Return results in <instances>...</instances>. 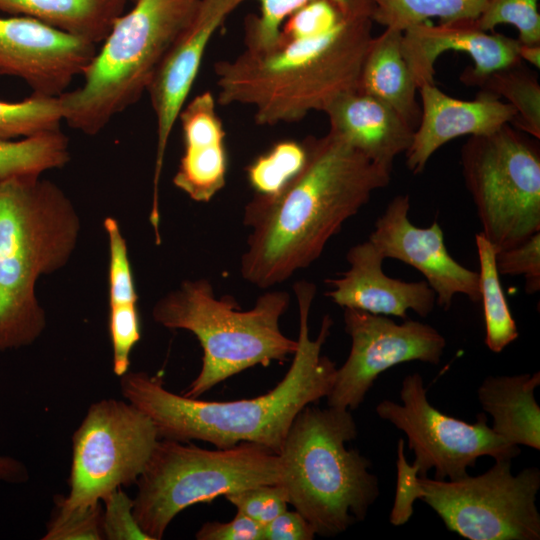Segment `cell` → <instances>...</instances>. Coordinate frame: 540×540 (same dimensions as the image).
Returning <instances> with one entry per match:
<instances>
[{
  "label": "cell",
  "instance_id": "1",
  "mask_svg": "<svg viewBox=\"0 0 540 540\" xmlns=\"http://www.w3.org/2000/svg\"><path fill=\"white\" fill-rule=\"evenodd\" d=\"M306 159L277 193L245 205L251 229L241 258L244 280L262 289L288 280L317 260L346 220L388 186L391 170L328 131L302 141Z\"/></svg>",
  "mask_w": 540,
  "mask_h": 540
},
{
  "label": "cell",
  "instance_id": "2",
  "mask_svg": "<svg viewBox=\"0 0 540 540\" xmlns=\"http://www.w3.org/2000/svg\"><path fill=\"white\" fill-rule=\"evenodd\" d=\"M293 290L299 310L298 347L284 378L266 394L235 401H204L169 391L159 376L143 371L120 377L122 396L147 415L159 439L200 440L216 448L241 442L262 445L279 454L300 411L329 394L336 364L321 350L333 320L325 315L315 339L309 335V314L316 286L298 281Z\"/></svg>",
  "mask_w": 540,
  "mask_h": 540
},
{
  "label": "cell",
  "instance_id": "3",
  "mask_svg": "<svg viewBox=\"0 0 540 540\" xmlns=\"http://www.w3.org/2000/svg\"><path fill=\"white\" fill-rule=\"evenodd\" d=\"M372 24L371 17L344 15L322 33L279 38L270 50L245 49L217 62V103L252 107L261 126L324 112L338 96L357 89L373 39Z\"/></svg>",
  "mask_w": 540,
  "mask_h": 540
},
{
  "label": "cell",
  "instance_id": "4",
  "mask_svg": "<svg viewBox=\"0 0 540 540\" xmlns=\"http://www.w3.org/2000/svg\"><path fill=\"white\" fill-rule=\"evenodd\" d=\"M80 231L75 206L52 181L0 180V352L29 346L44 332L37 281L69 262Z\"/></svg>",
  "mask_w": 540,
  "mask_h": 540
},
{
  "label": "cell",
  "instance_id": "5",
  "mask_svg": "<svg viewBox=\"0 0 540 540\" xmlns=\"http://www.w3.org/2000/svg\"><path fill=\"white\" fill-rule=\"evenodd\" d=\"M357 433L350 410L310 404L294 419L279 452L288 502L320 536L363 521L379 496L371 462L345 445Z\"/></svg>",
  "mask_w": 540,
  "mask_h": 540
},
{
  "label": "cell",
  "instance_id": "6",
  "mask_svg": "<svg viewBox=\"0 0 540 540\" xmlns=\"http://www.w3.org/2000/svg\"><path fill=\"white\" fill-rule=\"evenodd\" d=\"M289 304L288 292L270 291L244 311L230 295L217 298L204 278L185 280L160 298L152 310L154 321L190 331L203 349L201 370L182 395L198 398L250 367H267L294 355L298 342L285 336L279 325Z\"/></svg>",
  "mask_w": 540,
  "mask_h": 540
},
{
  "label": "cell",
  "instance_id": "7",
  "mask_svg": "<svg viewBox=\"0 0 540 540\" xmlns=\"http://www.w3.org/2000/svg\"><path fill=\"white\" fill-rule=\"evenodd\" d=\"M113 23L84 69L80 87L60 96L63 122L96 135L147 92L166 51L200 0H135Z\"/></svg>",
  "mask_w": 540,
  "mask_h": 540
},
{
  "label": "cell",
  "instance_id": "8",
  "mask_svg": "<svg viewBox=\"0 0 540 540\" xmlns=\"http://www.w3.org/2000/svg\"><path fill=\"white\" fill-rule=\"evenodd\" d=\"M282 479L279 454L256 443L208 450L159 439L135 483L133 514L150 540H160L187 507Z\"/></svg>",
  "mask_w": 540,
  "mask_h": 540
},
{
  "label": "cell",
  "instance_id": "9",
  "mask_svg": "<svg viewBox=\"0 0 540 540\" xmlns=\"http://www.w3.org/2000/svg\"><path fill=\"white\" fill-rule=\"evenodd\" d=\"M465 186L482 234L499 251L540 232L538 140L506 124L461 148Z\"/></svg>",
  "mask_w": 540,
  "mask_h": 540
},
{
  "label": "cell",
  "instance_id": "10",
  "mask_svg": "<svg viewBox=\"0 0 540 540\" xmlns=\"http://www.w3.org/2000/svg\"><path fill=\"white\" fill-rule=\"evenodd\" d=\"M512 459L478 476L456 480L419 476L420 500L430 506L447 529L469 540H539L536 497L540 470L511 472Z\"/></svg>",
  "mask_w": 540,
  "mask_h": 540
},
{
  "label": "cell",
  "instance_id": "11",
  "mask_svg": "<svg viewBox=\"0 0 540 540\" xmlns=\"http://www.w3.org/2000/svg\"><path fill=\"white\" fill-rule=\"evenodd\" d=\"M158 440L150 418L130 402L92 403L72 436L69 492L56 498L69 508L88 507L135 484Z\"/></svg>",
  "mask_w": 540,
  "mask_h": 540
},
{
  "label": "cell",
  "instance_id": "12",
  "mask_svg": "<svg viewBox=\"0 0 540 540\" xmlns=\"http://www.w3.org/2000/svg\"><path fill=\"white\" fill-rule=\"evenodd\" d=\"M400 398L402 404L381 401L376 413L406 434L419 476H426L433 468L435 479L456 480L467 476V469L475 467L480 457L513 459L521 453L519 446L488 426L484 413L477 415L475 423H467L437 410L428 401L419 373L405 376Z\"/></svg>",
  "mask_w": 540,
  "mask_h": 540
},
{
  "label": "cell",
  "instance_id": "13",
  "mask_svg": "<svg viewBox=\"0 0 540 540\" xmlns=\"http://www.w3.org/2000/svg\"><path fill=\"white\" fill-rule=\"evenodd\" d=\"M343 317L351 349L326 397L331 407L357 409L381 373L410 361L436 365L446 347L445 338L426 323L406 319L398 324L353 308H344Z\"/></svg>",
  "mask_w": 540,
  "mask_h": 540
},
{
  "label": "cell",
  "instance_id": "14",
  "mask_svg": "<svg viewBox=\"0 0 540 540\" xmlns=\"http://www.w3.org/2000/svg\"><path fill=\"white\" fill-rule=\"evenodd\" d=\"M246 0H200L159 63L147 92L156 119V156L149 219L160 220L159 181L172 129L198 75L206 48L227 17Z\"/></svg>",
  "mask_w": 540,
  "mask_h": 540
},
{
  "label": "cell",
  "instance_id": "15",
  "mask_svg": "<svg viewBox=\"0 0 540 540\" xmlns=\"http://www.w3.org/2000/svg\"><path fill=\"white\" fill-rule=\"evenodd\" d=\"M96 52V44L35 19L0 17V74L22 79L33 94L60 96Z\"/></svg>",
  "mask_w": 540,
  "mask_h": 540
},
{
  "label": "cell",
  "instance_id": "16",
  "mask_svg": "<svg viewBox=\"0 0 540 540\" xmlns=\"http://www.w3.org/2000/svg\"><path fill=\"white\" fill-rule=\"evenodd\" d=\"M410 197L395 196L377 218L369 240L385 258H392L418 270L436 294V304L449 310L455 295L480 301L479 275L449 254L441 226L413 225L409 219Z\"/></svg>",
  "mask_w": 540,
  "mask_h": 540
},
{
  "label": "cell",
  "instance_id": "17",
  "mask_svg": "<svg viewBox=\"0 0 540 540\" xmlns=\"http://www.w3.org/2000/svg\"><path fill=\"white\" fill-rule=\"evenodd\" d=\"M519 41L480 29L474 20L432 24L425 21L402 32L401 49L417 85L435 84V62L444 52H463L474 61L461 74L466 85L477 86L487 75L514 65L519 58Z\"/></svg>",
  "mask_w": 540,
  "mask_h": 540
},
{
  "label": "cell",
  "instance_id": "18",
  "mask_svg": "<svg viewBox=\"0 0 540 540\" xmlns=\"http://www.w3.org/2000/svg\"><path fill=\"white\" fill-rule=\"evenodd\" d=\"M421 116L412 142L404 153L406 166L421 173L431 156L447 142L460 136L490 134L516 117L514 108L499 97L481 90L473 100L453 98L435 84L418 88Z\"/></svg>",
  "mask_w": 540,
  "mask_h": 540
},
{
  "label": "cell",
  "instance_id": "19",
  "mask_svg": "<svg viewBox=\"0 0 540 540\" xmlns=\"http://www.w3.org/2000/svg\"><path fill=\"white\" fill-rule=\"evenodd\" d=\"M346 259L347 271L325 281L333 288L325 295L343 309L403 320L407 319L409 310L420 317H427L433 311L436 294L428 283L406 282L386 275L382 269L384 257L369 239L352 246Z\"/></svg>",
  "mask_w": 540,
  "mask_h": 540
},
{
  "label": "cell",
  "instance_id": "20",
  "mask_svg": "<svg viewBox=\"0 0 540 540\" xmlns=\"http://www.w3.org/2000/svg\"><path fill=\"white\" fill-rule=\"evenodd\" d=\"M216 102L210 91H204L184 105L178 116L183 154L173 184L196 202H209L226 183V133Z\"/></svg>",
  "mask_w": 540,
  "mask_h": 540
},
{
  "label": "cell",
  "instance_id": "21",
  "mask_svg": "<svg viewBox=\"0 0 540 540\" xmlns=\"http://www.w3.org/2000/svg\"><path fill=\"white\" fill-rule=\"evenodd\" d=\"M324 113L330 132L391 171L412 142L413 127L389 105L357 89L338 96Z\"/></svg>",
  "mask_w": 540,
  "mask_h": 540
},
{
  "label": "cell",
  "instance_id": "22",
  "mask_svg": "<svg viewBox=\"0 0 540 540\" xmlns=\"http://www.w3.org/2000/svg\"><path fill=\"white\" fill-rule=\"evenodd\" d=\"M540 385L533 374L487 376L478 388V399L493 419L492 430L505 441L540 449V407L534 392Z\"/></svg>",
  "mask_w": 540,
  "mask_h": 540
},
{
  "label": "cell",
  "instance_id": "23",
  "mask_svg": "<svg viewBox=\"0 0 540 540\" xmlns=\"http://www.w3.org/2000/svg\"><path fill=\"white\" fill-rule=\"evenodd\" d=\"M401 40L402 32L389 28L373 37L357 90L386 103L416 129L421 116L418 87L403 56Z\"/></svg>",
  "mask_w": 540,
  "mask_h": 540
},
{
  "label": "cell",
  "instance_id": "24",
  "mask_svg": "<svg viewBox=\"0 0 540 540\" xmlns=\"http://www.w3.org/2000/svg\"><path fill=\"white\" fill-rule=\"evenodd\" d=\"M127 0H0V11L25 16L73 36L101 43Z\"/></svg>",
  "mask_w": 540,
  "mask_h": 540
},
{
  "label": "cell",
  "instance_id": "25",
  "mask_svg": "<svg viewBox=\"0 0 540 540\" xmlns=\"http://www.w3.org/2000/svg\"><path fill=\"white\" fill-rule=\"evenodd\" d=\"M479 260V293L483 303L485 344L500 353L518 338V329L502 289L494 246L480 232L475 236Z\"/></svg>",
  "mask_w": 540,
  "mask_h": 540
},
{
  "label": "cell",
  "instance_id": "26",
  "mask_svg": "<svg viewBox=\"0 0 540 540\" xmlns=\"http://www.w3.org/2000/svg\"><path fill=\"white\" fill-rule=\"evenodd\" d=\"M69 160V140L61 129L21 140H0V180L41 176Z\"/></svg>",
  "mask_w": 540,
  "mask_h": 540
},
{
  "label": "cell",
  "instance_id": "27",
  "mask_svg": "<svg viewBox=\"0 0 540 540\" xmlns=\"http://www.w3.org/2000/svg\"><path fill=\"white\" fill-rule=\"evenodd\" d=\"M486 0H372V21L385 28L405 29L440 19V23L476 20Z\"/></svg>",
  "mask_w": 540,
  "mask_h": 540
},
{
  "label": "cell",
  "instance_id": "28",
  "mask_svg": "<svg viewBox=\"0 0 540 540\" xmlns=\"http://www.w3.org/2000/svg\"><path fill=\"white\" fill-rule=\"evenodd\" d=\"M477 86L497 97H504L516 111L512 125L540 139V84L537 75L522 61L484 77Z\"/></svg>",
  "mask_w": 540,
  "mask_h": 540
},
{
  "label": "cell",
  "instance_id": "29",
  "mask_svg": "<svg viewBox=\"0 0 540 540\" xmlns=\"http://www.w3.org/2000/svg\"><path fill=\"white\" fill-rule=\"evenodd\" d=\"M259 14L245 19V49L263 52L273 48L280 38L285 20L296 10L312 0H256ZM346 15L367 16L372 19V0H330Z\"/></svg>",
  "mask_w": 540,
  "mask_h": 540
},
{
  "label": "cell",
  "instance_id": "30",
  "mask_svg": "<svg viewBox=\"0 0 540 540\" xmlns=\"http://www.w3.org/2000/svg\"><path fill=\"white\" fill-rule=\"evenodd\" d=\"M58 97L33 94L19 102L0 100V140H13L61 129Z\"/></svg>",
  "mask_w": 540,
  "mask_h": 540
},
{
  "label": "cell",
  "instance_id": "31",
  "mask_svg": "<svg viewBox=\"0 0 540 540\" xmlns=\"http://www.w3.org/2000/svg\"><path fill=\"white\" fill-rule=\"evenodd\" d=\"M305 159L303 142L278 141L248 165L247 179L256 194H275L300 171Z\"/></svg>",
  "mask_w": 540,
  "mask_h": 540
},
{
  "label": "cell",
  "instance_id": "32",
  "mask_svg": "<svg viewBox=\"0 0 540 540\" xmlns=\"http://www.w3.org/2000/svg\"><path fill=\"white\" fill-rule=\"evenodd\" d=\"M475 24L484 31L500 24L513 25L522 44H540L538 0H486Z\"/></svg>",
  "mask_w": 540,
  "mask_h": 540
},
{
  "label": "cell",
  "instance_id": "33",
  "mask_svg": "<svg viewBox=\"0 0 540 540\" xmlns=\"http://www.w3.org/2000/svg\"><path fill=\"white\" fill-rule=\"evenodd\" d=\"M108 238L109 265H108V302L113 305H137L138 295L131 263L128 256V247L118 221L113 217H106L103 222Z\"/></svg>",
  "mask_w": 540,
  "mask_h": 540
},
{
  "label": "cell",
  "instance_id": "34",
  "mask_svg": "<svg viewBox=\"0 0 540 540\" xmlns=\"http://www.w3.org/2000/svg\"><path fill=\"white\" fill-rule=\"evenodd\" d=\"M43 540H102L103 506L101 503L69 508L55 498Z\"/></svg>",
  "mask_w": 540,
  "mask_h": 540
},
{
  "label": "cell",
  "instance_id": "35",
  "mask_svg": "<svg viewBox=\"0 0 540 540\" xmlns=\"http://www.w3.org/2000/svg\"><path fill=\"white\" fill-rule=\"evenodd\" d=\"M108 330L112 344V369L121 377L129 370L130 354L141 339L137 305L109 306Z\"/></svg>",
  "mask_w": 540,
  "mask_h": 540
},
{
  "label": "cell",
  "instance_id": "36",
  "mask_svg": "<svg viewBox=\"0 0 540 540\" xmlns=\"http://www.w3.org/2000/svg\"><path fill=\"white\" fill-rule=\"evenodd\" d=\"M237 511L264 526L287 510L288 495L282 484H263L224 496Z\"/></svg>",
  "mask_w": 540,
  "mask_h": 540
},
{
  "label": "cell",
  "instance_id": "37",
  "mask_svg": "<svg viewBox=\"0 0 540 540\" xmlns=\"http://www.w3.org/2000/svg\"><path fill=\"white\" fill-rule=\"evenodd\" d=\"M496 266L500 275H522L525 292L540 290V232L524 242L496 252Z\"/></svg>",
  "mask_w": 540,
  "mask_h": 540
},
{
  "label": "cell",
  "instance_id": "38",
  "mask_svg": "<svg viewBox=\"0 0 540 540\" xmlns=\"http://www.w3.org/2000/svg\"><path fill=\"white\" fill-rule=\"evenodd\" d=\"M344 15L330 0H312L293 12L281 27L280 38L294 39L322 33L335 25Z\"/></svg>",
  "mask_w": 540,
  "mask_h": 540
},
{
  "label": "cell",
  "instance_id": "39",
  "mask_svg": "<svg viewBox=\"0 0 540 540\" xmlns=\"http://www.w3.org/2000/svg\"><path fill=\"white\" fill-rule=\"evenodd\" d=\"M104 539L150 540L140 529L133 514V499L122 488L107 494L102 501Z\"/></svg>",
  "mask_w": 540,
  "mask_h": 540
},
{
  "label": "cell",
  "instance_id": "40",
  "mask_svg": "<svg viewBox=\"0 0 540 540\" xmlns=\"http://www.w3.org/2000/svg\"><path fill=\"white\" fill-rule=\"evenodd\" d=\"M397 482L394 503L390 512V523L401 526L407 523L413 515V505L420 498L419 469L410 464L404 454V440L397 444Z\"/></svg>",
  "mask_w": 540,
  "mask_h": 540
},
{
  "label": "cell",
  "instance_id": "41",
  "mask_svg": "<svg viewBox=\"0 0 540 540\" xmlns=\"http://www.w3.org/2000/svg\"><path fill=\"white\" fill-rule=\"evenodd\" d=\"M195 537L198 540H263V526L237 511L229 522L204 523Z\"/></svg>",
  "mask_w": 540,
  "mask_h": 540
},
{
  "label": "cell",
  "instance_id": "42",
  "mask_svg": "<svg viewBox=\"0 0 540 540\" xmlns=\"http://www.w3.org/2000/svg\"><path fill=\"white\" fill-rule=\"evenodd\" d=\"M315 532L296 510L283 511L263 526V540H312Z\"/></svg>",
  "mask_w": 540,
  "mask_h": 540
},
{
  "label": "cell",
  "instance_id": "43",
  "mask_svg": "<svg viewBox=\"0 0 540 540\" xmlns=\"http://www.w3.org/2000/svg\"><path fill=\"white\" fill-rule=\"evenodd\" d=\"M28 479V469L22 462L10 456L0 455V481L23 483Z\"/></svg>",
  "mask_w": 540,
  "mask_h": 540
},
{
  "label": "cell",
  "instance_id": "44",
  "mask_svg": "<svg viewBox=\"0 0 540 540\" xmlns=\"http://www.w3.org/2000/svg\"><path fill=\"white\" fill-rule=\"evenodd\" d=\"M520 43V42H519ZM518 55L535 68L540 67V44H519Z\"/></svg>",
  "mask_w": 540,
  "mask_h": 540
},
{
  "label": "cell",
  "instance_id": "45",
  "mask_svg": "<svg viewBox=\"0 0 540 540\" xmlns=\"http://www.w3.org/2000/svg\"><path fill=\"white\" fill-rule=\"evenodd\" d=\"M128 2H134L135 0H127Z\"/></svg>",
  "mask_w": 540,
  "mask_h": 540
}]
</instances>
